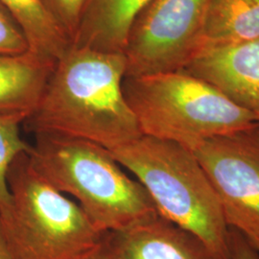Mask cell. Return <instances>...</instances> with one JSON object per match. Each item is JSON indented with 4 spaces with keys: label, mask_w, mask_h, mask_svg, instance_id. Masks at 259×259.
<instances>
[{
    "label": "cell",
    "mask_w": 259,
    "mask_h": 259,
    "mask_svg": "<svg viewBox=\"0 0 259 259\" xmlns=\"http://www.w3.org/2000/svg\"><path fill=\"white\" fill-rule=\"evenodd\" d=\"M11 202L0 227L14 259H73L104 236L80 205L34 166L29 152L8 172Z\"/></svg>",
    "instance_id": "obj_5"
},
{
    "label": "cell",
    "mask_w": 259,
    "mask_h": 259,
    "mask_svg": "<svg viewBox=\"0 0 259 259\" xmlns=\"http://www.w3.org/2000/svg\"><path fill=\"white\" fill-rule=\"evenodd\" d=\"M228 259H259V251L247 236L230 228Z\"/></svg>",
    "instance_id": "obj_17"
},
{
    "label": "cell",
    "mask_w": 259,
    "mask_h": 259,
    "mask_svg": "<svg viewBox=\"0 0 259 259\" xmlns=\"http://www.w3.org/2000/svg\"><path fill=\"white\" fill-rule=\"evenodd\" d=\"M251 244L256 248V250L259 251V240L258 239H250Z\"/></svg>",
    "instance_id": "obj_20"
},
{
    "label": "cell",
    "mask_w": 259,
    "mask_h": 259,
    "mask_svg": "<svg viewBox=\"0 0 259 259\" xmlns=\"http://www.w3.org/2000/svg\"><path fill=\"white\" fill-rule=\"evenodd\" d=\"M56 61L27 51L0 55V113H22L36 109Z\"/></svg>",
    "instance_id": "obj_11"
},
{
    "label": "cell",
    "mask_w": 259,
    "mask_h": 259,
    "mask_svg": "<svg viewBox=\"0 0 259 259\" xmlns=\"http://www.w3.org/2000/svg\"><path fill=\"white\" fill-rule=\"evenodd\" d=\"M152 0H85L72 46L122 53L131 29Z\"/></svg>",
    "instance_id": "obj_10"
},
{
    "label": "cell",
    "mask_w": 259,
    "mask_h": 259,
    "mask_svg": "<svg viewBox=\"0 0 259 259\" xmlns=\"http://www.w3.org/2000/svg\"><path fill=\"white\" fill-rule=\"evenodd\" d=\"M122 53L68 48L56 61L36 109L24 122L34 134H56L97 143L110 151L142 136L123 82Z\"/></svg>",
    "instance_id": "obj_1"
},
{
    "label": "cell",
    "mask_w": 259,
    "mask_h": 259,
    "mask_svg": "<svg viewBox=\"0 0 259 259\" xmlns=\"http://www.w3.org/2000/svg\"><path fill=\"white\" fill-rule=\"evenodd\" d=\"M210 0H152L131 29L127 75L183 70L197 55Z\"/></svg>",
    "instance_id": "obj_6"
},
{
    "label": "cell",
    "mask_w": 259,
    "mask_h": 259,
    "mask_svg": "<svg viewBox=\"0 0 259 259\" xmlns=\"http://www.w3.org/2000/svg\"><path fill=\"white\" fill-rule=\"evenodd\" d=\"M211 183L229 228L259 240V124L191 149Z\"/></svg>",
    "instance_id": "obj_7"
},
{
    "label": "cell",
    "mask_w": 259,
    "mask_h": 259,
    "mask_svg": "<svg viewBox=\"0 0 259 259\" xmlns=\"http://www.w3.org/2000/svg\"><path fill=\"white\" fill-rule=\"evenodd\" d=\"M106 234L119 259H220L194 233L159 214Z\"/></svg>",
    "instance_id": "obj_9"
},
{
    "label": "cell",
    "mask_w": 259,
    "mask_h": 259,
    "mask_svg": "<svg viewBox=\"0 0 259 259\" xmlns=\"http://www.w3.org/2000/svg\"><path fill=\"white\" fill-rule=\"evenodd\" d=\"M123 92L143 136L191 149L259 124L211 83L185 70L126 76Z\"/></svg>",
    "instance_id": "obj_4"
},
{
    "label": "cell",
    "mask_w": 259,
    "mask_h": 259,
    "mask_svg": "<svg viewBox=\"0 0 259 259\" xmlns=\"http://www.w3.org/2000/svg\"><path fill=\"white\" fill-rule=\"evenodd\" d=\"M19 24L29 51L57 61L71 47V41L42 0H0Z\"/></svg>",
    "instance_id": "obj_13"
},
{
    "label": "cell",
    "mask_w": 259,
    "mask_h": 259,
    "mask_svg": "<svg viewBox=\"0 0 259 259\" xmlns=\"http://www.w3.org/2000/svg\"><path fill=\"white\" fill-rule=\"evenodd\" d=\"M26 119L22 113H0V212L5 211L11 202L7 180L10 167L20 154L31 149L20 136V126Z\"/></svg>",
    "instance_id": "obj_14"
},
{
    "label": "cell",
    "mask_w": 259,
    "mask_h": 259,
    "mask_svg": "<svg viewBox=\"0 0 259 259\" xmlns=\"http://www.w3.org/2000/svg\"><path fill=\"white\" fill-rule=\"evenodd\" d=\"M29 51L23 32L0 3V55H19Z\"/></svg>",
    "instance_id": "obj_15"
},
{
    "label": "cell",
    "mask_w": 259,
    "mask_h": 259,
    "mask_svg": "<svg viewBox=\"0 0 259 259\" xmlns=\"http://www.w3.org/2000/svg\"><path fill=\"white\" fill-rule=\"evenodd\" d=\"M35 137L29 151L34 166L56 189L74 197L99 232H118L158 215L145 187L109 149L56 134Z\"/></svg>",
    "instance_id": "obj_2"
},
{
    "label": "cell",
    "mask_w": 259,
    "mask_h": 259,
    "mask_svg": "<svg viewBox=\"0 0 259 259\" xmlns=\"http://www.w3.org/2000/svg\"><path fill=\"white\" fill-rule=\"evenodd\" d=\"M71 44L74 38L85 0H42Z\"/></svg>",
    "instance_id": "obj_16"
},
{
    "label": "cell",
    "mask_w": 259,
    "mask_h": 259,
    "mask_svg": "<svg viewBox=\"0 0 259 259\" xmlns=\"http://www.w3.org/2000/svg\"><path fill=\"white\" fill-rule=\"evenodd\" d=\"M111 153L145 187L161 217L194 233L219 258L228 259L230 228L192 151L142 135Z\"/></svg>",
    "instance_id": "obj_3"
},
{
    "label": "cell",
    "mask_w": 259,
    "mask_h": 259,
    "mask_svg": "<svg viewBox=\"0 0 259 259\" xmlns=\"http://www.w3.org/2000/svg\"><path fill=\"white\" fill-rule=\"evenodd\" d=\"M73 259H119L115 250H113L110 241L105 233L102 239L93 248L77 255Z\"/></svg>",
    "instance_id": "obj_18"
},
{
    "label": "cell",
    "mask_w": 259,
    "mask_h": 259,
    "mask_svg": "<svg viewBox=\"0 0 259 259\" xmlns=\"http://www.w3.org/2000/svg\"><path fill=\"white\" fill-rule=\"evenodd\" d=\"M256 39H259V0H210L196 56L206 50Z\"/></svg>",
    "instance_id": "obj_12"
},
{
    "label": "cell",
    "mask_w": 259,
    "mask_h": 259,
    "mask_svg": "<svg viewBox=\"0 0 259 259\" xmlns=\"http://www.w3.org/2000/svg\"><path fill=\"white\" fill-rule=\"evenodd\" d=\"M0 259H14L0 227Z\"/></svg>",
    "instance_id": "obj_19"
},
{
    "label": "cell",
    "mask_w": 259,
    "mask_h": 259,
    "mask_svg": "<svg viewBox=\"0 0 259 259\" xmlns=\"http://www.w3.org/2000/svg\"><path fill=\"white\" fill-rule=\"evenodd\" d=\"M183 70L211 83L259 123V39L204 51Z\"/></svg>",
    "instance_id": "obj_8"
}]
</instances>
